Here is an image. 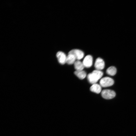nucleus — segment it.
Instances as JSON below:
<instances>
[{
    "label": "nucleus",
    "mask_w": 136,
    "mask_h": 136,
    "mask_svg": "<svg viewBox=\"0 0 136 136\" xmlns=\"http://www.w3.org/2000/svg\"><path fill=\"white\" fill-rule=\"evenodd\" d=\"M103 74V72L101 71L96 70L87 75V80L91 84L96 83L101 78Z\"/></svg>",
    "instance_id": "nucleus-1"
},
{
    "label": "nucleus",
    "mask_w": 136,
    "mask_h": 136,
    "mask_svg": "<svg viewBox=\"0 0 136 136\" xmlns=\"http://www.w3.org/2000/svg\"><path fill=\"white\" fill-rule=\"evenodd\" d=\"M114 80L111 78L105 77L101 79L100 83L101 87H106L112 85L114 84Z\"/></svg>",
    "instance_id": "nucleus-2"
},
{
    "label": "nucleus",
    "mask_w": 136,
    "mask_h": 136,
    "mask_svg": "<svg viewBox=\"0 0 136 136\" xmlns=\"http://www.w3.org/2000/svg\"><path fill=\"white\" fill-rule=\"evenodd\" d=\"M103 97L106 99H110L114 98L116 95V93L114 91L110 90H104L101 93Z\"/></svg>",
    "instance_id": "nucleus-3"
},
{
    "label": "nucleus",
    "mask_w": 136,
    "mask_h": 136,
    "mask_svg": "<svg viewBox=\"0 0 136 136\" xmlns=\"http://www.w3.org/2000/svg\"><path fill=\"white\" fill-rule=\"evenodd\" d=\"M68 54H73L76 60H78L82 59L84 56V53L82 51L77 49H73L70 51Z\"/></svg>",
    "instance_id": "nucleus-4"
},
{
    "label": "nucleus",
    "mask_w": 136,
    "mask_h": 136,
    "mask_svg": "<svg viewBox=\"0 0 136 136\" xmlns=\"http://www.w3.org/2000/svg\"><path fill=\"white\" fill-rule=\"evenodd\" d=\"M94 66L96 70L101 71L104 68L105 62L101 58H98L95 60Z\"/></svg>",
    "instance_id": "nucleus-5"
},
{
    "label": "nucleus",
    "mask_w": 136,
    "mask_h": 136,
    "mask_svg": "<svg viewBox=\"0 0 136 136\" xmlns=\"http://www.w3.org/2000/svg\"><path fill=\"white\" fill-rule=\"evenodd\" d=\"M93 61L92 56L91 55H89L85 57L82 63L85 67L89 68L92 66Z\"/></svg>",
    "instance_id": "nucleus-6"
},
{
    "label": "nucleus",
    "mask_w": 136,
    "mask_h": 136,
    "mask_svg": "<svg viewBox=\"0 0 136 136\" xmlns=\"http://www.w3.org/2000/svg\"><path fill=\"white\" fill-rule=\"evenodd\" d=\"M56 56L58 62L60 64L64 65L66 63L67 56L64 52L61 51L58 52L56 54Z\"/></svg>",
    "instance_id": "nucleus-7"
},
{
    "label": "nucleus",
    "mask_w": 136,
    "mask_h": 136,
    "mask_svg": "<svg viewBox=\"0 0 136 136\" xmlns=\"http://www.w3.org/2000/svg\"><path fill=\"white\" fill-rule=\"evenodd\" d=\"M90 89L91 92L99 94L101 91L102 87L100 85L96 83L93 84L90 87Z\"/></svg>",
    "instance_id": "nucleus-8"
},
{
    "label": "nucleus",
    "mask_w": 136,
    "mask_h": 136,
    "mask_svg": "<svg viewBox=\"0 0 136 136\" xmlns=\"http://www.w3.org/2000/svg\"><path fill=\"white\" fill-rule=\"evenodd\" d=\"M76 60L75 56L72 54H68L67 56L66 63L69 65L74 64Z\"/></svg>",
    "instance_id": "nucleus-9"
},
{
    "label": "nucleus",
    "mask_w": 136,
    "mask_h": 136,
    "mask_svg": "<svg viewBox=\"0 0 136 136\" xmlns=\"http://www.w3.org/2000/svg\"><path fill=\"white\" fill-rule=\"evenodd\" d=\"M74 66L76 71L83 70L85 67L83 63L79 60L76 61L74 64Z\"/></svg>",
    "instance_id": "nucleus-10"
},
{
    "label": "nucleus",
    "mask_w": 136,
    "mask_h": 136,
    "mask_svg": "<svg viewBox=\"0 0 136 136\" xmlns=\"http://www.w3.org/2000/svg\"><path fill=\"white\" fill-rule=\"evenodd\" d=\"M74 73L81 80L84 79L86 76V72L83 70L76 71L74 72Z\"/></svg>",
    "instance_id": "nucleus-11"
},
{
    "label": "nucleus",
    "mask_w": 136,
    "mask_h": 136,
    "mask_svg": "<svg viewBox=\"0 0 136 136\" xmlns=\"http://www.w3.org/2000/svg\"><path fill=\"white\" fill-rule=\"evenodd\" d=\"M117 72L116 68L114 66H111L107 69L106 72L109 75L113 76L115 75Z\"/></svg>",
    "instance_id": "nucleus-12"
}]
</instances>
